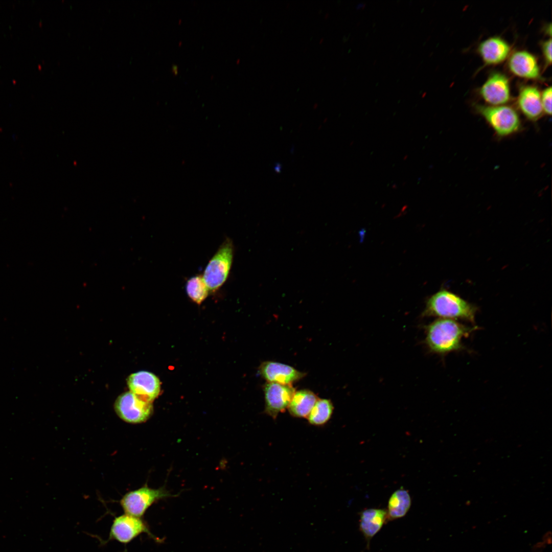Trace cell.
<instances>
[{
	"mask_svg": "<svg viewBox=\"0 0 552 552\" xmlns=\"http://www.w3.org/2000/svg\"><path fill=\"white\" fill-rule=\"evenodd\" d=\"M478 327L464 325L455 319L439 318L425 326V344L429 351L444 356L464 349L463 338Z\"/></svg>",
	"mask_w": 552,
	"mask_h": 552,
	"instance_id": "1",
	"label": "cell"
},
{
	"mask_svg": "<svg viewBox=\"0 0 552 552\" xmlns=\"http://www.w3.org/2000/svg\"><path fill=\"white\" fill-rule=\"evenodd\" d=\"M477 308L459 296L446 290H440L427 301L422 315L441 318L460 319L475 323Z\"/></svg>",
	"mask_w": 552,
	"mask_h": 552,
	"instance_id": "2",
	"label": "cell"
},
{
	"mask_svg": "<svg viewBox=\"0 0 552 552\" xmlns=\"http://www.w3.org/2000/svg\"><path fill=\"white\" fill-rule=\"evenodd\" d=\"M475 108L499 137L511 136L522 129L519 114L510 106L477 105Z\"/></svg>",
	"mask_w": 552,
	"mask_h": 552,
	"instance_id": "3",
	"label": "cell"
},
{
	"mask_svg": "<svg viewBox=\"0 0 552 552\" xmlns=\"http://www.w3.org/2000/svg\"><path fill=\"white\" fill-rule=\"evenodd\" d=\"M234 254L233 241L227 238L209 261L202 275L210 291L219 289L226 281Z\"/></svg>",
	"mask_w": 552,
	"mask_h": 552,
	"instance_id": "4",
	"label": "cell"
},
{
	"mask_svg": "<svg viewBox=\"0 0 552 552\" xmlns=\"http://www.w3.org/2000/svg\"><path fill=\"white\" fill-rule=\"evenodd\" d=\"M114 410L124 421L136 424L146 421L151 416L153 407L152 402L144 400L129 391L117 398Z\"/></svg>",
	"mask_w": 552,
	"mask_h": 552,
	"instance_id": "5",
	"label": "cell"
},
{
	"mask_svg": "<svg viewBox=\"0 0 552 552\" xmlns=\"http://www.w3.org/2000/svg\"><path fill=\"white\" fill-rule=\"evenodd\" d=\"M170 495L162 489L144 487L125 494L120 500V504L126 514L141 518L156 500Z\"/></svg>",
	"mask_w": 552,
	"mask_h": 552,
	"instance_id": "6",
	"label": "cell"
},
{
	"mask_svg": "<svg viewBox=\"0 0 552 552\" xmlns=\"http://www.w3.org/2000/svg\"><path fill=\"white\" fill-rule=\"evenodd\" d=\"M143 533L148 534L155 539L147 524L141 518L125 514L114 518L110 527L108 540H114L121 543L127 544Z\"/></svg>",
	"mask_w": 552,
	"mask_h": 552,
	"instance_id": "7",
	"label": "cell"
},
{
	"mask_svg": "<svg viewBox=\"0 0 552 552\" xmlns=\"http://www.w3.org/2000/svg\"><path fill=\"white\" fill-rule=\"evenodd\" d=\"M265 402V412L275 419L288 408L295 389L292 385L266 382L263 386Z\"/></svg>",
	"mask_w": 552,
	"mask_h": 552,
	"instance_id": "8",
	"label": "cell"
},
{
	"mask_svg": "<svg viewBox=\"0 0 552 552\" xmlns=\"http://www.w3.org/2000/svg\"><path fill=\"white\" fill-rule=\"evenodd\" d=\"M482 98L489 105H504L510 99L509 81L503 74H492L479 90Z\"/></svg>",
	"mask_w": 552,
	"mask_h": 552,
	"instance_id": "9",
	"label": "cell"
},
{
	"mask_svg": "<svg viewBox=\"0 0 552 552\" xmlns=\"http://www.w3.org/2000/svg\"><path fill=\"white\" fill-rule=\"evenodd\" d=\"M129 391L148 402H152L159 394L160 382L152 373L139 371L131 374L127 378Z\"/></svg>",
	"mask_w": 552,
	"mask_h": 552,
	"instance_id": "10",
	"label": "cell"
},
{
	"mask_svg": "<svg viewBox=\"0 0 552 552\" xmlns=\"http://www.w3.org/2000/svg\"><path fill=\"white\" fill-rule=\"evenodd\" d=\"M259 372L267 382L283 385H292L306 375L290 365L271 361L263 362L259 367Z\"/></svg>",
	"mask_w": 552,
	"mask_h": 552,
	"instance_id": "11",
	"label": "cell"
},
{
	"mask_svg": "<svg viewBox=\"0 0 552 552\" xmlns=\"http://www.w3.org/2000/svg\"><path fill=\"white\" fill-rule=\"evenodd\" d=\"M517 103L520 111L531 121H538L543 113L541 93L536 86H522L519 90Z\"/></svg>",
	"mask_w": 552,
	"mask_h": 552,
	"instance_id": "12",
	"label": "cell"
},
{
	"mask_svg": "<svg viewBox=\"0 0 552 552\" xmlns=\"http://www.w3.org/2000/svg\"><path fill=\"white\" fill-rule=\"evenodd\" d=\"M508 67L513 74L519 77L536 79L540 76V68L536 58L525 50L512 54L508 61Z\"/></svg>",
	"mask_w": 552,
	"mask_h": 552,
	"instance_id": "13",
	"label": "cell"
},
{
	"mask_svg": "<svg viewBox=\"0 0 552 552\" xmlns=\"http://www.w3.org/2000/svg\"><path fill=\"white\" fill-rule=\"evenodd\" d=\"M478 52L487 64H496L503 61L510 52L509 44L499 37H490L479 45Z\"/></svg>",
	"mask_w": 552,
	"mask_h": 552,
	"instance_id": "14",
	"label": "cell"
},
{
	"mask_svg": "<svg viewBox=\"0 0 552 552\" xmlns=\"http://www.w3.org/2000/svg\"><path fill=\"white\" fill-rule=\"evenodd\" d=\"M388 519L386 510L382 509H368L363 511L360 516L359 528L365 538L370 540L381 529Z\"/></svg>",
	"mask_w": 552,
	"mask_h": 552,
	"instance_id": "15",
	"label": "cell"
},
{
	"mask_svg": "<svg viewBox=\"0 0 552 552\" xmlns=\"http://www.w3.org/2000/svg\"><path fill=\"white\" fill-rule=\"evenodd\" d=\"M318 399L311 390L300 389L295 392L287 409L292 417L307 419Z\"/></svg>",
	"mask_w": 552,
	"mask_h": 552,
	"instance_id": "16",
	"label": "cell"
},
{
	"mask_svg": "<svg viewBox=\"0 0 552 552\" xmlns=\"http://www.w3.org/2000/svg\"><path fill=\"white\" fill-rule=\"evenodd\" d=\"M411 497L407 490L400 489L390 496L387 507L388 519L393 520L404 517L411 506Z\"/></svg>",
	"mask_w": 552,
	"mask_h": 552,
	"instance_id": "17",
	"label": "cell"
},
{
	"mask_svg": "<svg viewBox=\"0 0 552 552\" xmlns=\"http://www.w3.org/2000/svg\"><path fill=\"white\" fill-rule=\"evenodd\" d=\"M333 410L334 406L331 400L318 398L307 419L312 425L323 426L330 420Z\"/></svg>",
	"mask_w": 552,
	"mask_h": 552,
	"instance_id": "18",
	"label": "cell"
},
{
	"mask_svg": "<svg viewBox=\"0 0 552 552\" xmlns=\"http://www.w3.org/2000/svg\"><path fill=\"white\" fill-rule=\"evenodd\" d=\"M186 291L189 297L197 304H201L208 297L210 292L202 275H197L190 278L186 284Z\"/></svg>",
	"mask_w": 552,
	"mask_h": 552,
	"instance_id": "19",
	"label": "cell"
},
{
	"mask_svg": "<svg viewBox=\"0 0 552 552\" xmlns=\"http://www.w3.org/2000/svg\"><path fill=\"white\" fill-rule=\"evenodd\" d=\"M551 87L545 88L541 94V104L543 113L550 116L551 114Z\"/></svg>",
	"mask_w": 552,
	"mask_h": 552,
	"instance_id": "20",
	"label": "cell"
},
{
	"mask_svg": "<svg viewBox=\"0 0 552 552\" xmlns=\"http://www.w3.org/2000/svg\"><path fill=\"white\" fill-rule=\"evenodd\" d=\"M542 53L547 65L551 62V39L550 38L543 41L541 44Z\"/></svg>",
	"mask_w": 552,
	"mask_h": 552,
	"instance_id": "21",
	"label": "cell"
}]
</instances>
